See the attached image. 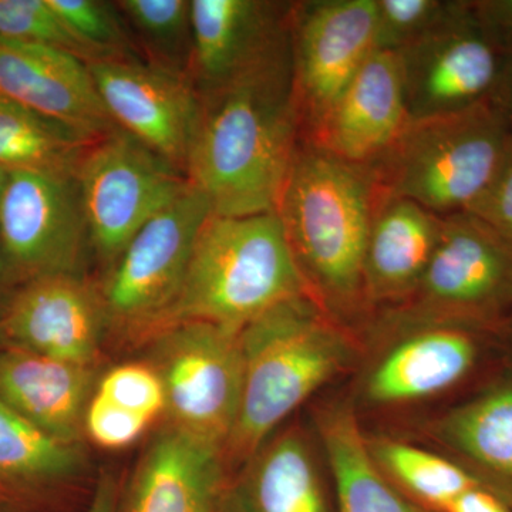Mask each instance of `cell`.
<instances>
[{"label": "cell", "instance_id": "38", "mask_svg": "<svg viewBox=\"0 0 512 512\" xmlns=\"http://www.w3.org/2000/svg\"><path fill=\"white\" fill-rule=\"evenodd\" d=\"M23 284L25 282L20 278L18 271L6 254L2 241H0V318Z\"/></svg>", "mask_w": 512, "mask_h": 512}, {"label": "cell", "instance_id": "37", "mask_svg": "<svg viewBox=\"0 0 512 512\" xmlns=\"http://www.w3.org/2000/svg\"><path fill=\"white\" fill-rule=\"evenodd\" d=\"M490 101L503 121L507 136L512 143V57H505L500 79L491 94Z\"/></svg>", "mask_w": 512, "mask_h": 512}, {"label": "cell", "instance_id": "18", "mask_svg": "<svg viewBox=\"0 0 512 512\" xmlns=\"http://www.w3.org/2000/svg\"><path fill=\"white\" fill-rule=\"evenodd\" d=\"M410 121L399 57L376 50L306 140L348 163L369 167L390 150Z\"/></svg>", "mask_w": 512, "mask_h": 512}, {"label": "cell", "instance_id": "1", "mask_svg": "<svg viewBox=\"0 0 512 512\" xmlns=\"http://www.w3.org/2000/svg\"><path fill=\"white\" fill-rule=\"evenodd\" d=\"M187 177L221 217L274 212L302 140L292 53L201 97Z\"/></svg>", "mask_w": 512, "mask_h": 512}, {"label": "cell", "instance_id": "21", "mask_svg": "<svg viewBox=\"0 0 512 512\" xmlns=\"http://www.w3.org/2000/svg\"><path fill=\"white\" fill-rule=\"evenodd\" d=\"M426 318L430 326L397 343L369 377L366 393L372 402L403 403L434 396L470 372L477 355L471 336L447 326L446 319Z\"/></svg>", "mask_w": 512, "mask_h": 512}, {"label": "cell", "instance_id": "34", "mask_svg": "<svg viewBox=\"0 0 512 512\" xmlns=\"http://www.w3.org/2000/svg\"><path fill=\"white\" fill-rule=\"evenodd\" d=\"M466 212L487 222L512 242V143L493 180Z\"/></svg>", "mask_w": 512, "mask_h": 512}, {"label": "cell", "instance_id": "31", "mask_svg": "<svg viewBox=\"0 0 512 512\" xmlns=\"http://www.w3.org/2000/svg\"><path fill=\"white\" fill-rule=\"evenodd\" d=\"M0 40L50 47L90 63L49 0H0Z\"/></svg>", "mask_w": 512, "mask_h": 512}, {"label": "cell", "instance_id": "15", "mask_svg": "<svg viewBox=\"0 0 512 512\" xmlns=\"http://www.w3.org/2000/svg\"><path fill=\"white\" fill-rule=\"evenodd\" d=\"M107 330L99 288L84 275H52L20 286L0 318L5 345L94 367Z\"/></svg>", "mask_w": 512, "mask_h": 512}, {"label": "cell", "instance_id": "41", "mask_svg": "<svg viewBox=\"0 0 512 512\" xmlns=\"http://www.w3.org/2000/svg\"><path fill=\"white\" fill-rule=\"evenodd\" d=\"M503 500L504 503L507 504L508 507H510V510L512 511V493L507 494V497H504Z\"/></svg>", "mask_w": 512, "mask_h": 512}, {"label": "cell", "instance_id": "23", "mask_svg": "<svg viewBox=\"0 0 512 512\" xmlns=\"http://www.w3.org/2000/svg\"><path fill=\"white\" fill-rule=\"evenodd\" d=\"M319 431L335 483L336 512H434L403 493L377 466L352 410H326Z\"/></svg>", "mask_w": 512, "mask_h": 512}, {"label": "cell", "instance_id": "5", "mask_svg": "<svg viewBox=\"0 0 512 512\" xmlns=\"http://www.w3.org/2000/svg\"><path fill=\"white\" fill-rule=\"evenodd\" d=\"M510 143L487 100L457 113L410 121L369 168L380 190L448 217L466 212L483 194Z\"/></svg>", "mask_w": 512, "mask_h": 512}, {"label": "cell", "instance_id": "43", "mask_svg": "<svg viewBox=\"0 0 512 512\" xmlns=\"http://www.w3.org/2000/svg\"><path fill=\"white\" fill-rule=\"evenodd\" d=\"M2 345H3V342H2V339H0V346H2Z\"/></svg>", "mask_w": 512, "mask_h": 512}, {"label": "cell", "instance_id": "33", "mask_svg": "<svg viewBox=\"0 0 512 512\" xmlns=\"http://www.w3.org/2000/svg\"><path fill=\"white\" fill-rule=\"evenodd\" d=\"M151 423L94 392L84 416V436L99 447L120 450L140 439Z\"/></svg>", "mask_w": 512, "mask_h": 512}, {"label": "cell", "instance_id": "9", "mask_svg": "<svg viewBox=\"0 0 512 512\" xmlns=\"http://www.w3.org/2000/svg\"><path fill=\"white\" fill-rule=\"evenodd\" d=\"M293 87L302 138H311L376 52V0L293 2Z\"/></svg>", "mask_w": 512, "mask_h": 512}, {"label": "cell", "instance_id": "8", "mask_svg": "<svg viewBox=\"0 0 512 512\" xmlns=\"http://www.w3.org/2000/svg\"><path fill=\"white\" fill-rule=\"evenodd\" d=\"M76 184L90 248L106 269L191 185L187 175L121 130L90 144Z\"/></svg>", "mask_w": 512, "mask_h": 512}, {"label": "cell", "instance_id": "35", "mask_svg": "<svg viewBox=\"0 0 512 512\" xmlns=\"http://www.w3.org/2000/svg\"><path fill=\"white\" fill-rule=\"evenodd\" d=\"M471 9L495 49L512 57V0H477Z\"/></svg>", "mask_w": 512, "mask_h": 512}, {"label": "cell", "instance_id": "17", "mask_svg": "<svg viewBox=\"0 0 512 512\" xmlns=\"http://www.w3.org/2000/svg\"><path fill=\"white\" fill-rule=\"evenodd\" d=\"M228 491L224 450L164 424L138 460L119 512H228Z\"/></svg>", "mask_w": 512, "mask_h": 512}, {"label": "cell", "instance_id": "39", "mask_svg": "<svg viewBox=\"0 0 512 512\" xmlns=\"http://www.w3.org/2000/svg\"><path fill=\"white\" fill-rule=\"evenodd\" d=\"M120 488L116 478L107 474L100 478L92 503L86 512H119Z\"/></svg>", "mask_w": 512, "mask_h": 512}, {"label": "cell", "instance_id": "10", "mask_svg": "<svg viewBox=\"0 0 512 512\" xmlns=\"http://www.w3.org/2000/svg\"><path fill=\"white\" fill-rule=\"evenodd\" d=\"M0 241L25 284L83 275L92 248L76 177L10 171L0 202Z\"/></svg>", "mask_w": 512, "mask_h": 512}, {"label": "cell", "instance_id": "14", "mask_svg": "<svg viewBox=\"0 0 512 512\" xmlns=\"http://www.w3.org/2000/svg\"><path fill=\"white\" fill-rule=\"evenodd\" d=\"M190 80L200 97L224 89L292 53L293 2L191 0Z\"/></svg>", "mask_w": 512, "mask_h": 512}, {"label": "cell", "instance_id": "30", "mask_svg": "<svg viewBox=\"0 0 512 512\" xmlns=\"http://www.w3.org/2000/svg\"><path fill=\"white\" fill-rule=\"evenodd\" d=\"M461 0H376V50L399 53L456 19Z\"/></svg>", "mask_w": 512, "mask_h": 512}, {"label": "cell", "instance_id": "2", "mask_svg": "<svg viewBox=\"0 0 512 512\" xmlns=\"http://www.w3.org/2000/svg\"><path fill=\"white\" fill-rule=\"evenodd\" d=\"M376 190L369 167L302 138L276 202L311 295L335 319L367 306L363 265Z\"/></svg>", "mask_w": 512, "mask_h": 512}, {"label": "cell", "instance_id": "11", "mask_svg": "<svg viewBox=\"0 0 512 512\" xmlns=\"http://www.w3.org/2000/svg\"><path fill=\"white\" fill-rule=\"evenodd\" d=\"M512 305V242L470 212L444 217L443 234L410 309L431 318L483 319Z\"/></svg>", "mask_w": 512, "mask_h": 512}, {"label": "cell", "instance_id": "7", "mask_svg": "<svg viewBox=\"0 0 512 512\" xmlns=\"http://www.w3.org/2000/svg\"><path fill=\"white\" fill-rule=\"evenodd\" d=\"M241 330L175 323L151 336L150 365L163 384L165 424L225 450L242 394Z\"/></svg>", "mask_w": 512, "mask_h": 512}, {"label": "cell", "instance_id": "19", "mask_svg": "<svg viewBox=\"0 0 512 512\" xmlns=\"http://www.w3.org/2000/svg\"><path fill=\"white\" fill-rule=\"evenodd\" d=\"M96 386L94 367L0 346V402L52 439L80 446Z\"/></svg>", "mask_w": 512, "mask_h": 512}, {"label": "cell", "instance_id": "13", "mask_svg": "<svg viewBox=\"0 0 512 512\" xmlns=\"http://www.w3.org/2000/svg\"><path fill=\"white\" fill-rule=\"evenodd\" d=\"M396 55L412 120L490 100L505 62L478 25L471 2L456 19Z\"/></svg>", "mask_w": 512, "mask_h": 512}, {"label": "cell", "instance_id": "40", "mask_svg": "<svg viewBox=\"0 0 512 512\" xmlns=\"http://www.w3.org/2000/svg\"><path fill=\"white\" fill-rule=\"evenodd\" d=\"M10 171L0 167V202H2L3 194H5L6 185L9 183Z\"/></svg>", "mask_w": 512, "mask_h": 512}, {"label": "cell", "instance_id": "3", "mask_svg": "<svg viewBox=\"0 0 512 512\" xmlns=\"http://www.w3.org/2000/svg\"><path fill=\"white\" fill-rule=\"evenodd\" d=\"M242 394L225 463L244 466L276 427L352 359L338 320L312 296L291 299L239 332Z\"/></svg>", "mask_w": 512, "mask_h": 512}, {"label": "cell", "instance_id": "29", "mask_svg": "<svg viewBox=\"0 0 512 512\" xmlns=\"http://www.w3.org/2000/svg\"><path fill=\"white\" fill-rule=\"evenodd\" d=\"M49 5L89 53L90 63L141 59L116 2L49 0Z\"/></svg>", "mask_w": 512, "mask_h": 512}, {"label": "cell", "instance_id": "27", "mask_svg": "<svg viewBox=\"0 0 512 512\" xmlns=\"http://www.w3.org/2000/svg\"><path fill=\"white\" fill-rule=\"evenodd\" d=\"M369 447L383 473L403 493L434 512H444L457 497L481 484L457 464L410 444L377 440Z\"/></svg>", "mask_w": 512, "mask_h": 512}, {"label": "cell", "instance_id": "32", "mask_svg": "<svg viewBox=\"0 0 512 512\" xmlns=\"http://www.w3.org/2000/svg\"><path fill=\"white\" fill-rule=\"evenodd\" d=\"M96 393L150 421L163 416V384L150 363H126L111 369L97 383Z\"/></svg>", "mask_w": 512, "mask_h": 512}, {"label": "cell", "instance_id": "24", "mask_svg": "<svg viewBox=\"0 0 512 512\" xmlns=\"http://www.w3.org/2000/svg\"><path fill=\"white\" fill-rule=\"evenodd\" d=\"M83 463L80 446L52 439L0 402V504L55 490Z\"/></svg>", "mask_w": 512, "mask_h": 512}, {"label": "cell", "instance_id": "36", "mask_svg": "<svg viewBox=\"0 0 512 512\" xmlns=\"http://www.w3.org/2000/svg\"><path fill=\"white\" fill-rule=\"evenodd\" d=\"M444 512H512L500 495L487 490L483 484L470 488L457 497Z\"/></svg>", "mask_w": 512, "mask_h": 512}, {"label": "cell", "instance_id": "25", "mask_svg": "<svg viewBox=\"0 0 512 512\" xmlns=\"http://www.w3.org/2000/svg\"><path fill=\"white\" fill-rule=\"evenodd\" d=\"M90 141L0 96V167L76 177Z\"/></svg>", "mask_w": 512, "mask_h": 512}, {"label": "cell", "instance_id": "22", "mask_svg": "<svg viewBox=\"0 0 512 512\" xmlns=\"http://www.w3.org/2000/svg\"><path fill=\"white\" fill-rule=\"evenodd\" d=\"M229 512H332L328 495L302 434L289 430L242 466L229 485Z\"/></svg>", "mask_w": 512, "mask_h": 512}, {"label": "cell", "instance_id": "4", "mask_svg": "<svg viewBox=\"0 0 512 512\" xmlns=\"http://www.w3.org/2000/svg\"><path fill=\"white\" fill-rule=\"evenodd\" d=\"M306 295L312 296L275 211L211 214L195 241L180 298L160 330L190 320L241 330Z\"/></svg>", "mask_w": 512, "mask_h": 512}, {"label": "cell", "instance_id": "42", "mask_svg": "<svg viewBox=\"0 0 512 512\" xmlns=\"http://www.w3.org/2000/svg\"><path fill=\"white\" fill-rule=\"evenodd\" d=\"M0 505H2V504H0ZM0 512H9V511H8V510H6V508H2V507H0Z\"/></svg>", "mask_w": 512, "mask_h": 512}, {"label": "cell", "instance_id": "16", "mask_svg": "<svg viewBox=\"0 0 512 512\" xmlns=\"http://www.w3.org/2000/svg\"><path fill=\"white\" fill-rule=\"evenodd\" d=\"M0 96L90 143L120 130L87 63L62 50L0 40Z\"/></svg>", "mask_w": 512, "mask_h": 512}, {"label": "cell", "instance_id": "20", "mask_svg": "<svg viewBox=\"0 0 512 512\" xmlns=\"http://www.w3.org/2000/svg\"><path fill=\"white\" fill-rule=\"evenodd\" d=\"M443 228L444 217L377 187L363 265L367 305L413 298Z\"/></svg>", "mask_w": 512, "mask_h": 512}, {"label": "cell", "instance_id": "26", "mask_svg": "<svg viewBox=\"0 0 512 512\" xmlns=\"http://www.w3.org/2000/svg\"><path fill=\"white\" fill-rule=\"evenodd\" d=\"M116 5L141 59L190 79L194 56L191 0H120Z\"/></svg>", "mask_w": 512, "mask_h": 512}, {"label": "cell", "instance_id": "28", "mask_svg": "<svg viewBox=\"0 0 512 512\" xmlns=\"http://www.w3.org/2000/svg\"><path fill=\"white\" fill-rule=\"evenodd\" d=\"M440 433L466 456L512 480V387L454 410L441 423Z\"/></svg>", "mask_w": 512, "mask_h": 512}, {"label": "cell", "instance_id": "6", "mask_svg": "<svg viewBox=\"0 0 512 512\" xmlns=\"http://www.w3.org/2000/svg\"><path fill=\"white\" fill-rule=\"evenodd\" d=\"M211 214L210 202L191 184L134 235L97 285L107 329L147 342L163 328L183 291L195 241Z\"/></svg>", "mask_w": 512, "mask_h": 512}, {"label": "cell", "instance_id": "12", "mask_svg": "<svg viewBox=\"0 0 512 512\" xmlns=\"http://www.w3.org/2000/svg\"><path fill=\"white\" fill-rule=\"evenodd\" d=\"M87 66L114 124L187 175L202 121V100L191 80L141 59Z\"/></svg>", "mask_w": 512, "mask_h": 512}]
</instances>
